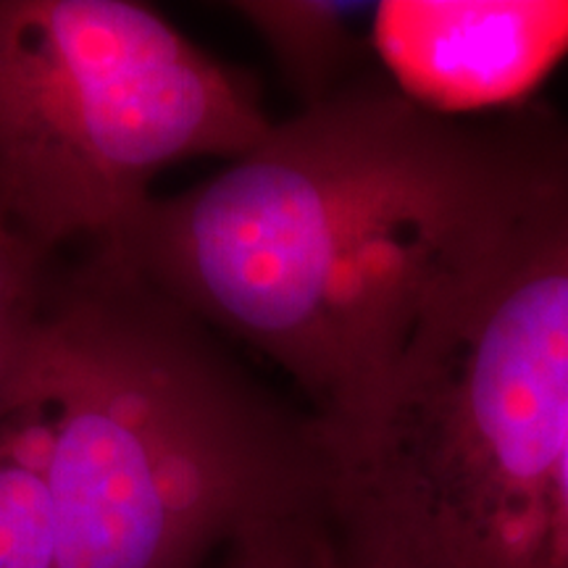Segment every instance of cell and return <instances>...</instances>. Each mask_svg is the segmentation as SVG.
Wrapping results in <instances>:
<instances>
[{
  "label": "cell",
  "mask_w": 568,
  "mask_h": 568,
  "mask_svg": "<svg viewBox=\"0 0 568 568\" xmlns=\"http://www.w3.org/2000/svg\"><path fill=\"white\" fill-rule=\"evenodd\" d=\"M566 140L550 111L464 122L355 80L211 180L153 197L98 251L280 366L329 447L366 422L426 311L521 213Z\"/></svg>",
  "instance_id": "cell-1"
},
{
  "label": "cell",
  "mask_w": 568,
  "mask_h": 568,
  "mask_svg": "<svg viewBox=\"0 0 568 568\" xmlns=\"http://www.w3.org/2000/svg\"><path fill=\"white\" fill-rule=\"evenodd\" d=\"M105 251L48 274L24 343L45 435L55 568H201L251 529L326 506L311 414Z\"/></svg>",
  "instance_id": "cell-2"
},
{
  "label": "cell",
  "mask_w": 568,
  "mask_h": 568,
  "mask_svg": "<svg viewBox=\"0 0 568 568\" xmlns=\"http://www.w3.org/2000/svg\"><path fill=\"white\" fill-rule=\"evenodd\" d=\"M568 435V140L432 303L366 422L324 447L326 514L379 568H535Z\"/></svg>",
  "instance_id": "cell-3"
},
{
  "label": "cell",
  "mask_w": 568,
  "mask_h": 568,
  "mask_svg": "<svg viewBox=\"0 0 568 568\" xmlns=\"http://www.w3.org/2000/svg\"><path fill=\"white\" fill-rule=\"evenodd\" d=\"M274 122L245 74L132 0H0V226L45 258L109 247L174 163Z\"/></svg>",
  "instance_id": "cell-4"
},
{
  "label": "cell",
  "mask_w": 568,
  "mask_h": 568,
  "mask_svg": "<svg viewBox=\"0 0 568 568\" xmlns=\"http://www.w3.org/2000/svg\"><path fill=\"white\" fill-rule=\"evenodd\" d=\"M372 40L397 92L460 119L548 80L568 55V0H385Z\"/></svg>",
  "instance_id": "cell-5"
},
{
  "label": "cell",
  "mask_w": 568,
  "mask_h": 568,
  "mask_svg": "<svg viewBox=\"0 0 568 568\" xmlns=\"http://www.w3.org/2000/svg\"><path fill=\"white\" fill-rule=\"evenodd\" d=\"M230 11L258 34L303 109L353 84L366 53H374L376 3L243 0Z\"/></svg>",
  "instance_id": "cell-6"
},
{
  "label": "cell",
  "mask_w": 568,
  "mask_h": 568,
  "mask_svg": "<svg viewBox=\"0 0 568 568\" xmlns=\"http://www.w3.org/2000/svg\"><path fill=\"white\" fill-rule=\"evenodd\" d=\"M0 568H55L45 435L32 410L0 443Z\"/></svg>",
  "instance_id": "cell-7"
},
{
  "label": "cell",
  "mask_w": 568,
  "mask_h": 568,
  "mask_svg": "<svg viewBox=\"0 0 568 568\" xmlns=\"http://www.w3.org/2000/svg\"><path fill=\"white\" fill-rule=\"evenodd\" d=\"M329 537L324 508L276 518L230 545L222 568H314Z\"/></svg>",
  "instance_id": "cell-8"
},
{
  "label": "cell",
  "mask_w": 568,
  "mask_h": 568,
  "mask_svg": "<svg viewBox=\"0 0 568 568\" xmlns=\"http://www.w3.org/2000/svg\"><path fill=\"white\" fill-rule=\"evenodd\" d=\"M34 305L38 301L17 311V314L0 318V443L9 437V432L27 410L24 343Z\"/></svg>",
  "instance_id": "cell-9"
},
{
  "label": "cell",
  "mask_w": 568,
  "mask_h": 568,
  "mask_svg": "<svg viewBox=\"0 0 568 568\" xmlns=\"http://www.w3.org/2000/svg\"><path fill=\"white\" fill-rule=\"evenodd\" d=\"M45 255L32 251L13 234L0 237V318L17 314L38 301L51 266Z\"/></svg>",
  "instance_id": "cell-10"
},
{
  "label": "cell",
  "mask_w": 568,
  "mask_h": 568,
  "mask_svg": "<svg viewBox=\"0 0 568 568\" xmlns=\"http://www.w3.org/2000/svg\"><path fill=\"white\" fill-rule=\"evenodd\" d=\"M535 568H568V435L552 466L548 495H545Z\"/></svg>",
  "instance_id": "cell-11"
},
{
  "label": "cell",
  "mask_w": 568,
  "mask_h": 568,
  "mask_svg": "<svg viewBox=\"0 0 568 568\" xmlns=\"http://www.w3.org/2000/svg\"><path fill=\"white\" fill-rule=\"evenodd\" d=\"M314 568H379L374 566L372 560H366L364 556H358L353 548H347L343 542V537L337 535V529L332 527L329 521V537H326V545L322 550V556L316 558Z\"/></svg>",
  "instance_id": "cell-12"
},
{
  "label": "cell",
  "mask_w": 568,
  "mask_h": 568,
  "mask_svg": "<svg viewBox=\"0 0 568 568\" xmlns=\"http://www.w3.org/2000/svg\"><path fill=\"white\" fill-rule=\"evenodd\" d=\"M3 234H11V232H6V230H3V226H0V237H3Z\"/></svg>",
  "instance_id": "cell-13"
}]
</instances>
